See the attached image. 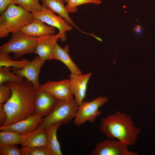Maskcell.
<instances>
[{
	"label": "cell",
	"instance_id": "6da1fadb",
	"mask_svg": "<svg viewBox=\"0 0 155 155\" xmlns=\"http://www.w3.org/2000/svg\"><path fill=\"white\" fill-rule=\"evenodd\" d=\"M4 84L11 89V95L2 105L7 119L1 126L10 125L35 115L34 100L36 89L32 83L24 78L22 82H7Z\"/></svg>",
	"mask_w": 155,
	"mask_h": 155
},
{
	"label": "cell",
	"instance_id": "7a4b0ae2",
	"mask_svg": "<svg viewBox=\"0 0 155 155\" xmlns=\"http://www.w3.org/2000/svg\"><path fill=\"white\" fill-rule=\"evenodd\" d=\"M100 131L108 139H117L131 146L135 144L141 130L131 117L117 111L100 119Z\"/></svg>",
	"mask_w": 155,
	"mask_h": 155
},
{
	"label": "cell",
	"instance_id": "3957f363",
	"mask_svg": "<svg viewBox=\"0 0 155 155\" xmlns=\"http://www.w3.org/2000/svg\"><path fill=\"white\" fill-rule=\"evenodd\" d=\"M38 37L26 35L18 31L12 33L9 40L0 47V53H13V58L18 60L26 54L34 53Z\"/></svg>",
	"mask_w": 155,
	"mask_h": 155
},
{
	"label": "cell",
	"instance_id": "277c9868",
	"mask_svg": "<svg viewBox=\"0 0 155 155\" xmlns=\"http://www.w3.org/2000/svg\"><path fill=\"white\" fill-rule=\"evenodd\" d=\"M79 105L75 98L65 100H59L52 111L42 118L37 128L44 129L54 123L62 124L70 123L76 116Z\"/></svg>",
	"mask_w": 155,
	"mask_h": 155
},
{
	"label": "cell",
	"instance_id": "5b68a950",
	"mask_svg": "<svg viewBox=\"0 0 155 155\" xmlns=\"http://www.w3.org/2000/svg\"><path fill=\"white\" fill-rule=\"evenodd\" d=\"M9 32L14 33L32 22L34 19L32 12L20 5L11 4L1 15Z\"/></svg>",
	"mask_w": 155,
	"mask_h": 155
},
{
	"label": "cell",
	"instance_id": "8992f818",
	"mask_svg": "<svg viewBox=\"0 0 155 155\" xmlns=\"http://www.w3.org/2000/svg\"><path fill=\"white\" fill-rule=\"evenodd\" d=\"M108 100L106 96H100L90 101H83L79 105L77 115L73 121L74 125L79 126L86 121L93 123L102 113L99 108Z\"/></svg>",
	"mask_w": 155,
	"mask_h": 155
},
{
	"label": "cell",
	"instance_id": "52a82bcc",
	"mask_svg": "<svg viewBox=\"0 0 155 155\" xmlns=\"http://www.w3.org/2000/svg\"><path fill=\"white\" fill-rule=\"evenodd\" d=\"M34 18L39 19L51 26L57 28L58 34L61 41L65 42L67 40L66 32L71 30L73 27L65 20L60 16H57L44 5H41V11L32 12Z\"/></svg>",
	"mask_w": 155,
	"mask_h": 155
},
{
	"label": "cell",
	"instance_id": "ba28073f",
	"mask_svg": "<svg viewBox=\"0 0 155 155\" xmlns=\"http://www.w3.org/2000/svg\"><path fill=\"white\" fill-rule=\"evenodd\" d=\"M127 144L118 139H109L96 143L90 152L92 155H138L129 150Z\"/></svg>",
	"mask_w": 155,
	"mask_h": 155
},
{
	"label": "cell",
	"instance_id": "9c48e42d",
	"mask_svg": "<svg viewBox=\"0 0 155 155\" xmlns=\"http://www.w3.org/2000/svg\"><path fill=\"white\" fill-rule=\"evenodd\" d=\"M39 89L49 93L59 100L73 98L69 79H63L59 81H49L40 84Z\"/></svg>",
	"mask_w": 155,
	"mask_h": 155
},
{
	"label": "cell",
	"instance_id": "30bf717a",
	"mask_svg": "<svg viewBox=\"0 0 155 155\" xmlns=\"http://www.w3.org/2000/svg\"><path fill=\"white\" fill-rule=\"evenodd\" d=\"M59 100L49 93L38 89L36 90L34 100L35 114L46 116L54 110Z\"/></svg>",
	"mask_w": 155,
	"mask_h": 155
},
{
	"label": "cell",
	"instance_id": "8fae6325",
	"mask_svg": "<svg viewBox=\"0 0 155 155\" xmlns=\"http://www.w3.org/2000/svg\"><path fill=\"white\" fill-rule=\"evenodd\" d=\"M45 61L37 56L30 61L23 69L19 70L11 69L13 73L20 75L30 82L36 90L39 89L40 84L38 76L40 69Z\"/></svg>",
	"mask_w": 155,
	"mask_h": 155
},
{
	"label": "cell",
	"instance_id": "7c38bea8",
	"mask_svg": "<svg viewBox=\"0 0 155 155\" xmlns=\"http://www.w3.org/2000/svg\"><path fill=\"white\" fill-rule=\"evenodd\" d=\"M59 38L58 34L44 35L38 37L34 53L45 61L54 59L53 50Z\"/></svg>",
	"mask_w": 155,
	"mask_h": 155
},
{
	"label": "cell",
	"instance_id": "4fadbf2b",
	"mask_svg": "<svg viewBox=\"0 0 155 155\" xmlns=\"http://www.w3.org/2000/svg\"><path fill=\"white\" fill-rule=\"evenodd\" d=\"M42 117L35 114L13 124L0 126V130L15 132L21 135H24L36 129L41 121Z\"/></svg>",
	"mask_w": 155,
	"mask_h": 155
},
{
	"label": "cell",
	"instance_id": "5bb4252c",
	"mask_svg": "<svg viewBox=\"0 0 155 155\" xmlns=\"http://www.w3.org/2000/svg\"><path fill=\"white\" fill-rule=\"evenodd\" d=\"M92 75L89 73L81 75L71 73L69 75L72 91L79 105L86 96L87 84Z\"/></svg>",
	"mask_w": 155,
	"mask_h": 155
},
{
	"label": "cell",
	"instance_id": "9a60e30c",
	"mask_svg": "<svg viewBox=\"0 0 155 155\" xmlns=\"http://www.w3.org/2000/svg\"><path fill=\"white\" fill-rule=\"evenodd\" d=\"M19 31L26 35L37 37L44 35L53 34L55 32V27L46 25L40 20L36 18Z\"/></svg>",
	"mask_w": 155,
	"mask_h": 155
},
{
	"label": "cell",
	"instance_id": "2e32d148",
	"mask_svg": "<svg viewBox=\"0 0 155 155\" xmlns=\"http://www.w3.org/2000/svg\"><path fill=\"white\" fill-rule=\"evenodd\" d=\"M22 136L21 145L22 147L47 146V134L45 129L37 128L33 131L22 135Z\"/></svg>",
	"mask_w": 155,
	"mask_h": 155
},
{
	"label": "cell",
	"instance_id": "e0dca14e",
	"mask_svg": "<svg viewBox=\"0 0 155 155\" xmlns=\"http://www.w3.org/2000/svg\"><path fill=\"white\" fill-rule=\"evenodd\" d=\"M69 49L68 45H66L63 48L57 43L53 50L54 59L59 60L64 63L69 69L71 73L83 74L70 58L68 53Z\"/></svg>",
	"mask_w": 155,
	"mask_h": 155
},
{
	"label": "cell",
	"instance_id": "ac0fdd59",
	"mask_svg": "<svg viewBox=\"0 0 155 155\" xmlns=\"http://www.w3.org/2000/svg\"><path fill=\"white\" fill-rule=\"evenodd\" d=\"M42 4L45 6L54 13L65 20L71 25L84 33L91 35L92 34L83 32L80 30L73 23L69 15L67 9L64 4L63 0H41Z\"/></svg>",
	"mask_w": 155,
	"mask_h": 155
},
{
	"label": "cell",
	"instance_id": "d6986e66",
	"mask_svg": "<svg viewBox=\"0 0 155 155\" xmlns=\"http://www.w3.org/2000/svg\"><path fill=\"white\" fill-rule=\"evenodd\" d=\"M62 124L60 123L53 124L46 128L47 140V147L53 155H62L60 144L57 137V129Z\"/></svg>",
	"mask_w": 155,
	"mask_h": 155
},
{
	"label": "cell",
	"instance_id": "ffe728a7",
	"mask_svg": "<svg viewBox=\"0 0 155 155\" xmlns=\"http://www.w3.org/2000/svg\"><path fill=\"white\" fill-rule=\"evenodd\" d=\"M29 61L26 58L19 60H13L9 54L0 53V67H10L12 69L19 70L24 68Z\"/></svg>",
	"mask_w": 155,
	"mask_h": 155
},
{
	"label": "cell",
	"instance_id": "44dd1931",
	"mask_svg": "<svg viewBox=\"0 0 155 155\" xmlns=\"http://www.w3.org/2000/svg\"><path fill=\"white\" fill-rule=\"evenodd\" d=\"M22 135L15 132L1 131L0 132V144L21 145Z\"/></svg>",
	"mask_w": 155,
	"mask_h": 155
},
{
	"label": "cell",
	"instance_id": "7402d4cb",
	"mask_svg": "<svg viewBox=\"0 0 155 155\" xmlns=\"http://www.w3.org/2000/svg\"><path fill=\"white\" fill-rule=\"evenodd\" d=\"M12 69L10 67H0V85L7 82H21L24 81L23 77L10 71Z\"/></svg>",
	"mask_w": 155,
	"mask_h": 155
},
{
	"label": "cell",
	"instance_id": "603a6c76",
	"mask_svg": "<svg viewBox=\"0 0 155 155\" xmlns=\"http://www.w3.org/2000/svg\"><path fill=\"white\" fill-rule=\"evenodd\" d=\"M39 0H13L12 4H18L26 9L32 12L41 11V5Z\"/></svg>",
	"mask_w": 155,
	"mask_h": 155
},
{
	"label": "cell",
	"instance_id": "cb8c5ba5",
	"mask_svg": "<svg viewBox=\"0 0 155 155\" xmlns=\"http://www.w3.org/2000/svg\"><path fill=\"white\" fill-rule=\"evenodd\" d=\"M64 2L67 3L65 7L68 13H73L76 12L78 7L80 5L86 3H93L98 5L101 3L100 0H63Z\"/></svg>",
	"mask_w": 155,
	"mask_h": 155
},
{
	"label": "cell",
	"instance_id": "d4e9b609",
	"mask_svg": "<svg viewBox=\"0 0 155 155\" xmlns=\"http://www.w3.org/2000/svg\"><path fill=\"white\" fill-rule=\"evenodd\" d=\"M22 155H53L46 146L33 147H22L21 149Z\"/></svg>",
	"mask_w": 155,
	"mask_h": 155
},
{
	"label": "cell",
	"instance_id": "484cf974",
	"mask_svg": "<svg viewBox=\"0 0 155 155\" xmlns=\"http://www.w3.org/2000/svg\"><path fill=\"white\" fill-rule=\"evenodd\" d=\"M0 155H22L20 149L16 145L0 144Z\"/></svg>",
	"mask_w": 155,
	"mask_h": 155
},
{
	"label": "cell",
	"instance_id": "4316f807",
	"mask_svg": "<svg viewBox=\"0 0 155 155\" xmlns=\"http://www.w3.org/2000/svg\"><path fill=\"white\" fill-rule=\"evenodd\" d=\"M11 91L9 87L5 84L0 85V106L7 102L10 98Z\"/></svg>",
	"mask_w": 155,
	"mask_h": 155
},
{
	"label": "cell",
	"instance_id": "83f0119b",
	"mask_svg": "<svg viewBox=\"0 0 155 155\" xmlns=\"http://www.w3.org/2000/svg\"><path fill=\"white\" fill-rule=\"evenodd\" d=\"M9 33L4 22L0 18V38H3L9 36Z\"/></svg>",
	"mask_w": 155,
	"mask_h": 155
},
{
	"label": "cell",
	"instance_id": "f1b7e54d",
	"mask_svg": "<svg viewBox=\"0 0 155 155\" xmlns=\"http://www.w3.org/2000/svg\"><path fill=\"white\" fill-rule=\"evenodd\" d=\"M13 0H0V14L3 13L8 6L12 4Z\"/></svg>",
	"mask_w": 155,
	"mask_h": 155
},
{
	"label": "cell",
	"instance_id": "f546056e",
	"mask_svg": "<svg viewBox=\"0 0 155 155\" xmlns=\"http://www.w3.org/2000/svg\"><path fill=\"white\" fill-rule=\"evenodd\" d=\"M7 119L6 113L2 106H0V126L3 125Z\"/></svg>",
	"mask_w": 155,
	"mask_h": 155
},
{
	"label": "cell",
	"instance_id": "4dcf8cb0",
	"mask_svg": "<svg viewBox=\"0 0 155 155\" xmlns=\"http://www.w3.org/2000/svg\"><path fill=\"white\" fill-rule=\"evenodd\" d=\"M134 30L137 34H140L142 33V28L139 25H137L136 27H135L134 28Z\"/></svg>",
	"mask_w": 155,
	"mask_h": 155
}]
</instances>
